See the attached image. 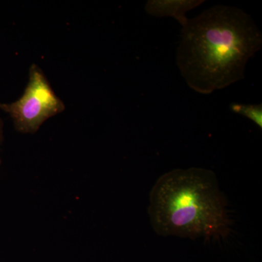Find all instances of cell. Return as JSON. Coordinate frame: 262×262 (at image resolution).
<instances>
[{"instance_id": "6", "label": "cell", "mask_w": 262, "mask_h": 262, "mask_svg": "<svg viewBox=\"0 0 262 262\" xmlns=\"http://www.w3.org/2000/svg\"><path fill=\"white\" fill-rule=\"evenodd\" d=\"M3 141V122L2 119L0 118V145Z\"/></svg>"}, {"instance_id": "3", "label": "cell", "mask_w": 262, "mask_h": 262, "mask_svg": "<svg viewBox=\"0 0 262 262\" xmlns=\"http://www.w3.org/2000/svg\"><path fill=\"white\" fill-rule=\"evenodd\" d=\"M0 110L10 115L18 132L34 134L48 119L63 113L65 105L52 89L42 70L33 63L21 97L13 103L0 102Z\"/></svg>"}, {"instance_id": "4", "label": "cell", "mask_w": 262, "mask_h": 262, "mask_svg": "<svg viewBox=\"0 0 262 262\" xmlns=\"http://www.w3.org/2000/svg\"><path fill=\"white\" fill-rule=\"evenodd\" d=\"M203 3L204 0H149L145 10L148 14L157 18L172 17L184 27L189 20L186 13Z\"/></svg>"}, {"instance_id": "1", "label": "cell", "mask_w": 262, "mask_h": 262, "mask_svg": "<svg viewBox=\"0 0 262 262\" xmlns=\"http://www.w3.org/2000/svg\"><path fill=\"white\" fill-rule=\"evenodd\" d=\"M261 47L262 33L249 15L215 5L182 27L177 64L191 89L211 94L244 80L248 61Z\"/></svg>"}, {"instance_id": "2", "label": "cell", "mask_w": 262, "mask_h": 262, "mask_svg": "<svg viewBox=\"0 0 262 262\" xmlns=\"http://www.w3.org/2000/svg\"><path fill=\"white\" fill-rule=\"evenodd\" d=\"M148 214L163 237L219 239L230 231L227 201L208 169H174L162 175L149 193Z\"/></svg>"}, {"instance_id": "5", "label": "cell", "mask_w": 262, "mask_h": 262, "mask_svg": "<svg viewBox=\"0 0 262 262\" xmlns=\"http://www.w3.org/2000/svg\"><path fill=\"white\" fill-rule=\"evenodd\" d=\"M230 110L233 113L242 115L260 128H262V103L259 104H244V103H232Z\"/></svg>"}]
</instances>
